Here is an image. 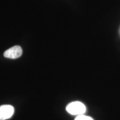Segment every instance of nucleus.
<instances>
[{
    "instance_id": "1",
    "label": "nucleus",
    "mask_w": 120,
    "mask_h": 120,
    "mask_svg": "<svg viewBox=\"0 0 120 120\" xmlns=\"http://www.w3.org/2000/svg\"><path fill=\"white\" fill-rule=\"evenodd\" d=\"M67 111L72 115H82L85 113L86 110V106L83 103L79 101L71 102L66 107Z\"/></svg>"
},
{
    "instance_id": "2",
    "label": "nucleus",
    "mask_w": 120,
    "mask_h": 120,
    "mask_svg": "<svg viewBox=\"0 0 120 120\" xmlns=\"http://www.w3.org/2000/svg\"><path fill=\"white\" fill-rule=\"evenodd\" d=\"M14 113V108L9 105L0 106V120H5L11 118Z\"/></svg>"
},
{
    "instance_id": "3",
    "label": "nucleus",
    "mask_w": 120,
    "mask_h": 120,
    "mask_svg": "<svg viewBox=\"0 0 120 120\" xmlns=\"http://www.w3.org/2000/svg\"><path fill=\"white\" fill-rule=\"evenodd\" d=\"M22 54V49L19 46H15L13 47L7 49L4 52V55L5 57L16 59L20 57Z\"/></svg>"
},
{
    "instance_id": "4",
    "label": "nucleus",
    "mask_w": 120,
    "mask_h": 120,
    "mask_svg": "<svg viewBox=\"0 0 120 120\" xmlns=\"http://www.w3.org/2000/svg\"><path fill=\"white\" fill-rule=\"evenodd\" d=\"M75 120H94L89 116L82 115L77 116L76 117V118H75Z\"/></svg>"
}]
</instances>
